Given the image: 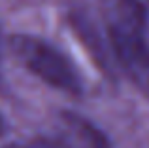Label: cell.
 Wrapping results in <instances>:
<instances>
[{
	"label": "cell",
	"instance_id": "6da1fadb",
	"mask_svg": "<svg viewBox=\"0 0 149 148\" xmlns=\"http://www.w3.org/2000/svg\"><path fill=\"white\" fill-rule=\"evenodd\" d=\"M109 44L127 78L149 97V25L140 0H100Z\"/></svg>",
	"mask_w": 149,
	"mask_h": 148
},
{
	"label": "cell",
	"instance_id": "277c9868",
	"mask_svg": "<svg viewBox=\"0 0 149 148\" xmlns=\"http://www.w3.org/2000/svg\"><path fill=\"white\" fill-rule=\"evenodd\" d=\"M4 131H6V122H4V118L0 116V135H2Z\"/></svg>",
	"mask_w": 149,
	"mask_h": 148
},
{
	"label": "cell",
	"instance_id": "7a4b0ae2",
	"mask_svg": "<svg viewBox=\"0 0 149 148\" xmlns=\"http://www.w3.org/2000/svg\"><path fill=\"white\" fill-rule=\"evenodd\" d=\"M11 49L26 70H30L51 87L61 89L68 95L83 93V80L77 67L47 40L19 34L11 38Z\"/></svg>",
	"mask_w": 149,
	"mask_h": 148
},
{
	"label": "cell",
	"instance_id": "5b68a950",
	"mask_svg": "<svg viewBox=\"0 0 149 148\" xmlns=\"http://www.w3.org/2000/svg\"><path fill=\"white\" fill-rule=\"evenodd\" d=\"M6 148H23V146H6Z\"/></svg>",
	"mask_w": 149,
	"mask_h": 148
},
{
	"label": "cell",
	"instance_id": "3957f363",
	"mask_svg": "<svg viewBox=\"0 0 149 148\" xmlns=\"http://www.w3.org/2000/svg\"><path fill=\"white\" fill-rule=\"evenodd\" d=\"M66 127H68V133L72 139H76L81 144V148H108L104 142V137L95 131L89 123L81 122V120L68 116L66 118Z\"/></svg>",
	"mask_w": 149,
	"mask_h": 148
}]
</instances>
